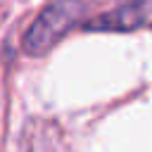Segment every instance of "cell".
Returning <instances> with one entry per match:
<instances>
[{
    "instance_id": "obj_1",
    "label": "cell",
    "mask_w": 152,
    "mask_h": 152,
    "mask_svg": "<svg viewBox=\"0 0 152 152\" xmlns=\"http://www.w3.org/2000/svg\"><path fill=\"white\" fill-rule=\"evenodd\" d=\"M86 12V0H55L50 2L24 36V52L43 55L59 40Z\"/></svg>"
},
{
    "instance_id": "obj_2",
    "label": "cell",
    "mask_w": 152,
    "mask_h": 152,
    "mask_svg": "<svg viewBox=\"0 0 152 152\" xmlns=\"http://www.w3.org/2000/svg\"><path fill=\"white\" fill-rule=\"evenodd\" d=\"M152 21V0H128L121 7L88 21L86 28L90 31H131L142 24Z\"/></svg>"
}]
</instances>
